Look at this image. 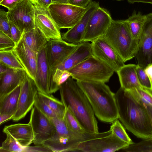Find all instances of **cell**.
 I'll return each mask as SVG.
<instances>
[{
	"label": "cell",
	"instance_id": "obj_1",
	"mask_svg": "<svg viewBox=\"0 0 152 152\" xmlns=\"http://www.w3.org/2000/svg\"><path fill=\"white\" fill-rule=\"evenodd\" d=\"M118 118L126 128L137 137L152 138V122L136 88L121 87L115 94Z\"/></svg>",
	"mask_w": 152,
	"mask_h": 152
},
{
	"label": "cell",
	"instance_id": "obj_2",
	"mask_svg": "<svg viewBox=\"0 0 152 152\" xmlns=\"http://www.w3.org/2000/svg\"><path fill=\"white\" fill-rule=\"evenodd\" d=\"M72 77L59 86L61 101L68 107L86 132L98 133L97 120L84 93Z\"/></svg>",
	"mask_w": 152,
	"mask_h": 152
},
{
	"label": "cell",
	"instance_id": "obj_3",
	"mask_svg": "<svg viewBox=\"0 0 152 152\" xmlns=\"http://www.w3.org/2000/svg\"><path fill=\"white\" fill-rule=\"evenodd\" d=\"M100 121L112 123L118 118L115 94L105 83L76 80Z\"/></svg>",
	"mask_w": 152,
	"mask_h": 152
},
{
	"label": "cell",
	"instance_id": "obj_4",
	"mask_svg": "<svg viewBox=\"0 0 152 152\" xmlns=\"http://www.w3.org/2000/svg\"><path fill=\"white\" fill-rule=\"evenodd\" d=\"M50 119L55 125L56 131L54 135L44 142L42 145L52 152L77 151L78 146L81 143L105 137L112 132L110 129L106 132L98 133L76 132L68 127L64 118Z\"/></svg>",
	"mask_w": 152,
	"mask_h": 152
},
{
	"label": "cell",
	"instance_id": "obj_5",
	"mask_svg": "<svg viewBox=\"0 0 152 152\" xmlns=\"http://www.w3.org/2000/svg\"><path fill=\"white\" fill-rule=\"evenodd\" d=\"M103 36L124 63L136 57L139 40L133 37L125 20H113Z\"/></svg>",
	"mask_w": 152,
	"mask_h": 152
},
{
	"label": "cell",
	"instance_id": "obj_6",
	"mask_svg": "<svg viewBox=\"0 0 152 152\" xmlns=\"http://www.w3.org/2000/svg\"><path fill=\"white\" fill-rule=\"evenodd\" d=\"M68 71L76 80L108 82L114 71L102 61L92 55Z\"/></svg>",
	"mask_w": 152,
	"mask_h": 152
},
{
	"label": "cell",
	"instance_id": "obj_7",
	"mask_svg": "<svg viewBox=\"0 0 152 152\" xmlns=\"http://www.w3.org/2000/svg\"><path fill=\"white\" fill-rule=\"evenodd\" d=\"M86 8L68 3H52L48 10L59 28H70L79 21L84 14Z\"/></svg>",
	"mask_w": 152,
	"mask_h": 152
},
{
	"label": "cell",
	"instance_id": "obj_8",
	"mask_svg": "<svg viewBox=\"0 0 152 152\" xmlns=\"http://www.w3.org/2000/svg\"><path fill=\"white\" fill-rule=\"evenodd\" d=\"M29 122L34 134L33 143L35 145H42L55 134L56 127L51 119L34 106L31 110Z\"/></svg>",
	"mask_w": 152,
	"mask_h": 152
},
{
	"label": "cell",
	"instance_id": "obj_9",
	"mask_svg": "<svg viewBox=\"0 0 152 152\" xmlns=\"http://www.w3.org/2000/svg\"><path fill=\"white\" fill-rule=\"evenodd\" d=\"M8 18L23 33L34 28V11L33 2L23 0L13 9L8 10Z\"/></svg>",
	"mask_w": 152,
	"mask_h": 152
},
{
	"label": "cell",
	"instance_id": "obj_10",
	"mask_svg": "<svg viewBox=\"0 0 152 152\" xmlns=\"http://www.w3.org/2000/svg\"><path fill=\"white\" fill-rule=\"evenodd\" d=\"M112 20L109 12L99 7L93 12L88 21L82 42H92L103 36Z\"/></svg>",
	"mask_w": 152,
	"mask_h": 152
},
{
	"label": "cell",
	"instance_id": "obj_11",
	"mask_svg": "<svg viewBox=\"0 0 152 152\" xmlns=\"http://www.w3.org/2000/svg\"><path fill=\"white\" fill-rule=\"evenodd\" d=\"M38 91L34 80L28 74L21 84L17 111L12 119L17 121L24 118L34 106Z\"/></svg>",
	"mask_w": 152,
	"mask_h": 152
},
{
	"label": "cell",
	"instance_id": "obj_12",
	"mask_svg": "<svg viewBox=\"0 0 152 152\" xmlns=\"http://www.w3.org/2000/svg\"><path fill=\"white\" fill-rule=\"evenodd\" d=\"M129 145L112 132L106 136L81 143L78 146L77 151L114 152L121 150Z\"/></svg>",
	"mask_w": 152,
	"mask_h": 152
},
{
	"label": "cell",
	"instance_id": "obj_13",
	"mask_svg": "<svg viewBox=\"0 0 152 152\" xmlns=\"http://www.w3.org/2000/svg\"><path fill=\"white\" fill-rule=\"evenodd\" d=\"M93 55L117 73L124 65L123 60L103 36L91 42Z\"/></svg>",
	"mask_w": 152,
	"mask_h": 152
},
{
	"label": "cell",
	"instance_id": "obj_14",
	"mask_svg": "<svg viewBox=\"0 0 152 152\" xmlns=\"http://www.w3.org/2000/svg\"><path fill=\"white\" fill-rule=\"evenodd\" d=\"M32 2L34 11L35 26L50 39H62L60 28L52 17L48 9L42 8L35 0Z\"/></svg>",
	"mask_w": 152,
	"mask_h": 152
},
{
	"label": "cell",
	"instance_id": "obj_15",
	"mask_svg": "<svg viewBox=\"0 0 152 152\" xmlns=\"http://www.w3.org/2000/svg\"><path fill=\"white\" fill-rule=\"evenodd\" d=\"M78 44L68 42L63 39H50L45 47L51 70L63 62L77 48Z\"/></svg>",
	"mask_w": 152,
	"mask_h": 152
},
{
	"label": "cell",
	"instance_id": "obj_16",
	"mask_svg": "<svg viewBox=\"0 0 152 152\" xmlns=\"http://www.w3.org/2000/svg\"><path fill=\"white\" fill-rule=\"evenodd\" d=\"M146 17L135 57L137 64L145 69L152 64V12L146 15Z\"/></svg>",
	"mask_w": 152,
	"mask_h": 152
},
{
	"label": "cell",
	"instance_id": "obj_17",
	"mask_svg": "<svg viewBox=\"0 0 152 152\" xmlns=\"http://www.w3.org/2000/svg\"><path fill=\"white\" fill-rule=\"evenodd\" d=\"M51 74V70L47 59L45 47L37 54V68L34 81L38 92L47 95H52Z\"/></svg>",
	"mask_w": 152,
	"mask_h": 152
},
{
	"label": "cell",
	"instance_id": "obj_18",
	"mask_svg": "<svg viewBox=\"0 0 152 152\" xmlns=\"http://www.w3.org/2000/svg\"><path fill=\"white\" fill-rule=\"evenodd\" d=\"M99 7L98 2L91 1L79 21L62 35V39L69 43L77 44L82 42L88 21L93 12Z\"/></svg>",
	"mask_w": 152,
	"mask_h": 152
},
{
	"label": "cell",
	"instance_id": "obj_19",
	"mask_svg": "<svg viewBox=\"0 0 152 152\" xmlns=\"http://www.w3.org/2000/svg\"><path fill=\"white\" fill-rule=\"evenodd\" d=\"M27 74L34 80L37 68V54L29 48L22 38L13 49Z\"/></svg>",
	"mask_w": 152,
	"mask_h": 152
},
{
	"label": "cell",
	"instance_id": "obj_20",
	"mask_svg": "<svg viewBox=\"0 0 152 152\" xmlns=\"http://www.w3.org/2000/svg\"><path fill=\"white\" fill-rule=\"evenodd\" d=\"M27 75L25 70L11 68L0 74V99L20 85Z\"/></svg>",
	"mask_w": 152,
	"mask_h": 152
},
{
	"label": "cell",
	"instance_id": "obj_21",
	"mask_svg": "<svg viewBox=\"0 0 152 152\" xmlns=\"http://www.w3.org/2000/svg\"><path fill=\"white\" fill-rule=\"evenodd\" d=\"M3 131L12 137L22 147L29 146L33 142L34 134L29 122L26 124L19 123L5 126Z\"/></svg>",
	"mask_w": 152,
	"mask_h": 152
},
{
	"label": "cell",
	"instance_id": "obj_22",
	"mask_svg": "<svg viewBox=\"0 0 152 152\" xmlns=\"http://www.w3.org/2000/svg\"><path fill=\"white\" fill-rule=\"evenodd\" d=\"M92 55L91 43L89 42H82L78 44L77 48L63 62L54 69L68 71Z\"/></svg>",
	"mask_w": 152,
	"mask_h": 152
},
{
	"label": "cell",
	"instance_id": "obj_23",
	"mask_svg": "<svg viewBox=\"0 0 152 152\" xmlns=\"http://www.w3.org/2000/svg\"><path fill=\"white\" fill-rule=\"evenodd\" d=\"M137 66L134 64H125L117 72L121 87L126 90L143 88L137 77Z\"/></svg>",
	"mask_w": 152,
	"mask_h": 152
},
{
	"label": "cell",
	"instance_id": "obj_24",
	"mask_svg": "<svg viewBox=\"0 0 152 152\" xmlns=\"http://www.w3.org/2000/svg\"><path fill=\"white\" fill-rule=\"evenodd\" d=\"M22 39L29 48L37 53L45 48L50 40L36 27L23 33Z\"/></svg>",
	"mask_w": 152,
	"mask_h": 152
},
{
	"label": "cell",
	"instance_id": "obj_25",
	"mask_svg": "<svg viewBox=\"0 0 152 152\" xmlns=\"http://www.w3.org/2000/svg\"><path fill=\"white\" fill-rule=\"evenodd\" d=\"M20 87L21 85L0 99V114L13 116L17 108Z\"/></svg>",
	"mask_w": 152,
	"mask_h": 152
},
{
	"label": "cell",
	"instance_id": "obj_26",
	"mask_svg": "<svg viewBox=\"0 0 152 152\" xmlns=\"http://www.w3.org/2000/svg\"><path fill=\"white\" fill-rule=\"evenodd\" d=\"M146 19V15L134 10L125 20L133 37L139 40Z\"/></svg>",
	"mask_w": 152,
	"mask_h": 152
},
{
	"label": "cell",
	"instance_id": "obj_27",
	"mask_svg": "<svg viewBox=\"0 0 152 152\" xmlns=\"http://www.w3.org/2000/svg\"><path fill=\"white\" fill-rule=\"evenodd\" d=\"M0 63L10 68L25 70L13 49L0 51Z\"/></svg>",
	"mask_w": 152,
	"mask_h": 152
},
{
	"label": "cell",
	"instance_id": "obj_28",
	"mask_svg": "<svg viewBox=\"0 0 152 152\" xmlns=\"http://www.w3.org/2000/svg\"><path fill=\"white\" fill-rule=\"evenodd\" d=\"M39 95L44 102L60 118H64L66 110L65 107L61 101L52 95H47L38 92Z\"/></svg>",
	"mask_w": 152,
	"mask_h": 152
},
{
	"label": "cell",
	"instance_id": "obj_29",
	"mask_svg": "<svg viewBox=\"0 0 152 152\" xmlns=\"http://www.w3.org/2000/svg\"><path fill=\"white\" fill-rule=\"evenodd\" d=\"M6 137L0 147V152H27L29 146L23 147L18 144L12 137L6 134Z\"/></svg>",
	"mask_w": 152,
	"mask_h": 152
},
{
	"label": "cell",
	"instance_id": "obj_30",
	"mask_svg": "<svg viewBox=\"0 0 152 152\" xmlns=\"http://www.w3.org/2000/svg\"><path fill=\"white\" fill-rule=\"evenodd\" d=\"M65 108L64 119L70 129L76 132L82 133L86 132L71 112L69 107H66Z\"/></svg>",
	"mask_w": 152,
	"mask_h": 152
},
{
	"label": "cell",
	"instance_id": "obj_31",
	"mask_svg": "<svg viewBox=\"0 0 152 152\" xmlns=\"http://www.w3.org/2000/svg\"><path fill=\"white\" fill-rule=\"evenodd\" d=\"M121 150L127 152H152V138L134 143Z\"/></svg>",
	"mask_w": 152,
	"mask_h": 152
},
{
	"label": "cell",
	"instance_id": "obj_32",
	"mask_svg": "<svg viewBox=\"0 0 152 152\" xmlns=\"http://www.w3.org/2000/svg\"><path fill=\"white\" fill-rule=\"evenodd\" d=\"M110 129L118 138L129 145L134 143L127 134L124 126L118 119L113 121Z\"/></svg>",
	"mask_w": 152,
	"mask_h": 152
},
{
	"label": "cell",
	"instance_id": "obj_33",
	"mask_svg": "<svg viewBox=\"0 0 152 152\" xmlns=\"http://www.w3.org/2000/svg\"><path fill=\"white\" fill-rule=\"evenodd\" d=\"M136 71L139 82L141 86L151 91H152V82L146 72L145 69L137 64Z\"/></svg>",
	"mask_w": 152,
	"mask_h": 152
},
{
	"label": "cell",
	"instance_id": "obj_34",
	"mask_svg": "<svg viewBox=\"0 0 152 152\" xmlns=\"http://www.w3.org/2000/svg\"><path fill=\"white\" fill-rule=\"evenodd\" d=\"M34 106L50 118H58L56 115L44 102L38 94L36 96Z\"/></svg>",
	"mask_w": 152,
	"mask_h": 152
},
{
	"label": "cell",
	"instance_id": "obj_35",
	"mask_svg": "<svg viewBox=\"0 0 152 152\" xmlns=\"http://www.w3.org/2000/svg\"><path fill=\"white\" fill-rule=\"evenodd\" d=\"M0 31L12 38L7 12L0 10Z\"/></svg>",
	"mask_w": 152,
	"mask_h": 152
},
{
	"label": "cell",
	"instance_id": "obj_36",
	"mask_svg": "<svg viewBox=\"0 0 152 152\" xmlns=\"http://www.w3.org/2000/svg\"><path fill=\"white\" fill-rule=\"evenodd\" d=\"M15 45L11 38L0 31V51L13 49Z\"/></svg>",
	"mask_w": 152,
	"mask_h": 152
},
{
	"label": "cell",
	"instance_id": "obj_37",
	"mask_svg": "<svg viewBox=\"0 0 152 152\" xmlns=\"http://www.w3.org/2000/svg\"><path fill=\"white\" fill-rule=\"evenodd\" d=\"M141 100L145 104H148L152 106V93L143 88L136 89Z\"/></svg>",
	"mask_w": 152,
	"mask_h": 152
},
{
	"label": "cell",
	"instance_id": "obj_38",
	"mask_svg": "<svg viewBox=\"0 0 152 152\" xmlns=\"http://www.w3.org/2000/svg\"><path fill=\"white\" fill-rule=\"evenodd\" d=\"M9 23L12 39L16 45L21 39L23 34L12 22L9 21Z\"/></svg>",
	"mask_w": 152,
	"mask_h": 152
},
{
	"label": "cell",
	"instance_id": "obj_39",
	"mask_svg": "<svg viewBox=\"0 0 152 152\" xmlns=\"http://www.w3.org/2000/svg\"><path fill=\"white\" fill-rule=\"evenodd\" d=\"M23 0H3L0 2L1 5L8 9L11 10L14 8Z\"/></svg>",
	"mask_w": 152,
	"mask_h": 152
},
{
	"label": "cell",
	"instance_id": "obj_40",
	"mask_svg": "<svg viewBox=\"0 0 152 152\" xmlns=\"http://www.w3.org/2000/svg\"><path fill=\"white\" fill-rule=\"evenodd\" d=\"M91 0H69L68 3L84 8H86Z\"/></svg>",
	"mask_w": 152,
	"mask_h": 152
},
{
	"label": "cell",
	"instance_id": "obj_41",
	"mask_svg": "<svg viewBox=\"0 0 152 152\" xmlns=\"http://www.w3.org/2000/svg\"><path fill=\"white\" fill-rule=\"evenodd\" d=\"M37 2L42 8L48 9L49 5L52 3V0H36Z\"/></svg>",
	"mask_w": 152,
	"mask_h": 152
},
{
	"label": "cell",
	"instance_id": "obj_42",
	"mask_svg": "<svg viewBox=\"0 0 152 152\" xmlns=\"http://www.w3.org/2000/svg\"><path fill=\"white\" fill-rule=\"evenodd\" d=\"M13 116L5 114H0V124L12 119Z\"/></svg>",
	"mask_w": 152,
	"mask_h": 152
},
{
	"label": "cell",
	"instance_id": "obj_43",
	"mask_svg": "<svg viewBox=\"0 0 152 152\" xmlns=\"http://www.w3.org/2000/svg\"><path fill=\"white\" fill-rule=\"evenodd\" d=\"M127 1L130 4L140 2L149 3L152 4V0H128Z\"/></svg>",
	"mask_w": 152,
	"mask_h": 152
},
{
	"label": "cell",
	"instance_id": "obj_44",
	"mask_svg": "<svg viewBox=\"0 0 152 152\" xmlns=\"http://www.w3.org/2000/svg\"><path fill=\"white\" fill-rule=\"evenodd\" d=\"M145 70L152 82V64L147 66Z\"/></svg>",
	"mask_w": 152,
	"mask_h": 152
},
{
	"label": "cell",
	"instance_id": "obj_45",
	"mask_svg": "<svg viewBox=\"0 0 152 152\" xmlns=\"http://www.w3.org/2000/svg\"><path fill=\"white\" fill-rule=\"evenodd\" d=\"M144 104L152 122V106L148 104Z\"/></svg>",
	"mask_w": 152,
	"mask_h": 152
},
{
	"label": "cell",
	"instance_id": "obj_46",
	"mask_svg": "<svg viewBox=\"0 0 152 152\" xmlns=\"http://www.w3.org/2000/svg\"><path fill=\"white\" fill-rule=\"evenodd\" d=\"M0 74L4 72L7 71L10 68L7 66L0 63Z\"/></svg>",
	"mask_w": 152,
	"mask_h": 152
},
{
	"label": "cell",
	"instance_id": "obj_47",
	"mask_svg": "<svg viewBox=\"0 0 152 152\" xmlns=\"http://www.w3.org/2000/svg\"><path fill=\"white\" fill-rule=\"evenodd\" d=\"M69 0H52V3L56 4L68 3Z\"/></svg>",
	"mask_w": 152,
	"mask_h": 152
},
{
	"label": "cell",
	"instance_id": "obj_48",
	"mask_svg": "<svg viewBox=\"0 0 152 152\" xmlns=\"http://www.w3.org/2000/svg\"><path fill=\"white\" fill-rule=\"evenodd\" d=\"M31 1H32V2H33L34 0H29Z\"/></svg>",
	"mask_w": 152,
	"mask_h": 152
},
{
	"label": "cell",
	"instance_id": "obj_49",
	"mask_svg": "<svg viewBox=\"0 0 152 152\" xmlns=\"http://www.w3.org/2000/svg\"><path fill=\"white\" fill-rule=\"evenodd\" d=\"M115 0L120 1H122V0Z\"/></svg>",
	"mask_w": 152,
	"mask_h": 152
},
{
	"label": "cell",
	"instance_id": "obj_50",
	"mask_svg": "<svg viewBox=\"0 0 152 152\" xmlns=\"http://www.w3.org/2000/svg\"><path fill=\"white\" fill-rule=\"evenodd\" d=\"M3 0H0V2H1Z\"/></svg>",
	"mask_w": 152,
	"mask_h": 152
},
{
	"label": "cell",
	"instance_id": "obj_51",
	"mask_svg": "<svg viewBox=\"0 0 152 152\" xmlns=\"http://www.w3.org/2000/svg\"><path fill=\"white\" fill-rule=\"evenodd\" d=\"M151 92L152 93V91H151Z\"/></svg>",
	"mask_w": 152,
	"mask_h": 152
},
{
	"label": "cell",
	"instance_id": "obj_52",
	"mask_svg": "<svg viewBox=\"0 0 152 152\" xmlns=\"http://www.w3.org/2000/svg\"></svg>",
	"mask_w": 152,
	"mask_h": 152
}]
</instances>
